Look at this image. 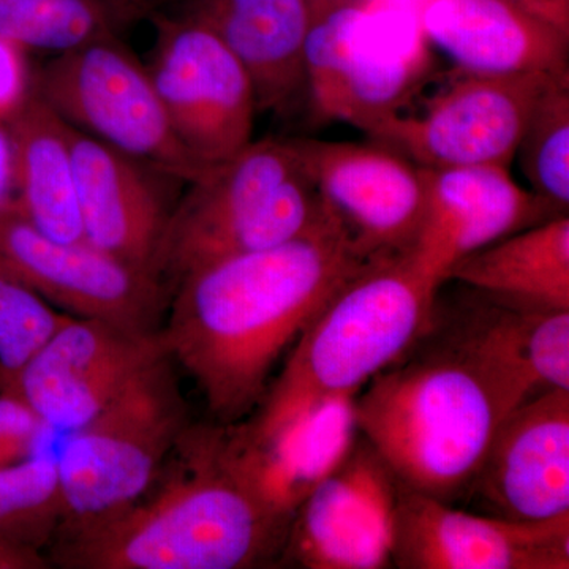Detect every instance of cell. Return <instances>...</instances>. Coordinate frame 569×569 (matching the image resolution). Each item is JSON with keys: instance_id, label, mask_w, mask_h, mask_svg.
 <instances>
[{"instance_id": "cell-8", "label": "cell", "mask_w": 569, "mask_h": 569, "mask_svg": "<svg viewBox=\"0 0 569 569\" xmlns=\"http://www.w3.org/2000/svg\"><path fill=\"white\" fill-rule=\"evenodd\" d=\"M31 89L73 129L178 181L208 170L174 133L148 67L118 33L52 56Z\"/></svg>"}, {"instance_id": "cell-27", "label": "cell", "mask_w": 569, "mask_h": 569, "mask_svg": "<svg viewBox=\"0 0 569 569\" xmlns=\"http://www.w3.org/2000/svg\"><path fill=\"white\" fill-rule=\"evenodd\" d=\"M71 316L0 261V392H9L21 370Z\"/></svg>"}, {"instance_id": "cell-33", "label": "cell", "mask_w": 569, "mask_h": 569, "mask_svg": "<svg viewBox=\"0 0 569 569\" xmlns=\"http://www.w3.org/2000/svg\"><path fill=\"white\" fill-rule=\"evenodd\" d=\"M47 567V561L37 550L0 542V569H40Z\"/></svg>"}, {"instance_id": "cell-24", "label": "cell", "mask_w": 569, "mask_h": 569, "mask_svg": "<svg viewBox=\"0 0 569 569\" xmlns=\"http://www.w3.org/2000/svg\"><path fill=\"white\" fill-rule=\"evenodd\" d=\"M63 505L56 456L0 467V542L37 550L54 541Z\"/></svg>"}, {"instance_id": "cell-32", "label": "cell", "mask_w": 569, "mask_h": 569, "mask_svg": "<svg viewBox=\"0 0 569 569\" xmlns=\"http://www.w3.org/2000/svg\"><path fill=\"white\" fill-rule=\"evenodd\" d=\"M542 20L569 32V0H512Z\"/></svg>"}, {"instance_id": "cell-15", "label": "cell", "mask_w": 569, "mask_h": 569, "mask_svg": "<svg viewBox=\"0 0 569 569\" xmlns=\"http://www.w3.org/2000/svg\"><path fill=\"white\" fill-rule=\"evenodd\" d=\"M399 481L361 433L296 509L283 556L307 569L392 567Z\"/></svg>"}, {"instance_id": "cell-2", "label": "cell", "mask_w": 569, "mask_h": 569, "mask_svg": "<svg viewBox=\"0 0 569 569\" xmlns=\"http://www.w3.org/2000/svg\"><path fill=\"white\" fill-rule=\"evenodd\" d=\"M373 264L329 211L293 241L183 276L162 332L164 346L197 381L213 417L234 425L263 399L284 348Z\"/></svg>"}, {"instance_id": "cell-17", "label": "cell", "mask_w": 569, "mask_h": 569, "mask_svg": "<svg viewBox=\"0 0 569 569\" xmlns=\"http://www.w3.org/2000/svg\"><path fill=\"white\" fill-rule=\"evenodd\" d=\"M425 219L407 254L441 282H448L452 266L468 254L565 216L519 186L500 164L425 168Z\"/></svg>"}, {"instance_id": "cell-14", "label": "cell", "mask_w": 569, "mask_h": 569, "mask_svg": "<svg viewBox=\"0 0 569 569\" xmlns=\"http://www.w3.org/2000/svg\"><path fill=\"white\" fill-rule=\"evenodd\" d=\"M392 565L403 569H568L569 512L533 522L470 515L399 482L392 508Z\"/></svg>"}, {"instance_id": "cell-30", "label": "cell", "mask_w": 569, "mask_h": 569, "mask_svg": "<svg viewBox=\"0 0 569 569\" xmlns=\"http://www.w3.org/2000/svg\"><path fill=\"white\" fill-rule=\"evenodd\" d=\"M22 51L17 44L0 40V122L17 110L31 84L26 77Z\"/></svg>"}, {"instance_id": "cell-16", "label": "cell", "mask_w": 569, "mask_h": 569, "mask_svg": "<svg viewBox=\"0 0 569 569\" xmlns=\"http://www.w3.org/2000/svg\"><path fill=\"white\" fill-rule=\"evenodd\" d=\"M468 492L490 515L546 520L569 512V389L548 388L498 427Z\"/></svg>"}, {"instance_id": "cell-26", "label": "cell", "mask_w": 569, "mask_h": 569, "mask_svg": "<svg viewBox=\"0 0 569 569\" xmlns=\"http://www.w3.org/2000/svg\"><path fill=\"white\" fill-rule=\"evenodd\" d=\"M516 156L531 192L568 213L569 80H553L539 97Z\"/></svg>"}, {"instance_id": "cell-7", "label": "cell", "mask_w": 569, "mask_h": 569, "mask_svg": "<svg viewBox=\"0 0 569 569\" xmlns=\"http://www.w3.org/2000/svg\"><path fill=\"white\" fill-rule=\"evenodd\" d=\"M170 361L146 370L102 413L69 432L56 456L63 505L56 538L118 515L162 473L189 426Z\"/></svg>"}, {"instance_id": "cell-34", "label": "cell", "mask_w": 569, "mask_h": 569, "mask_svg": "<svg viewBox=\"0 0 569 569\" xmlns=\"http://www.w3.org/2000/svg\"><path fill=\"white\" fill-rule=\"evenodd\" d=\"M97 2L110 9L122 26L148 13L152 6V0H97Z\"/></svg>"}, {"instance_id": "cell-25", "label": "cell", "mask_w": 569, "mask_h": 569, "mask_svg": "<svg viewBox=\"0 0 569 569\" xmlns=\"http://www.w3.org/2000/svg\"><path fill=\"white\" fill-rule=\"evenodd\" d=\"M121 22L97 0H0V40L51 54L116 36Z\"/></svg>"}, {"instance_id": "cell-9", "label": "cell", "mask_w": 569, "mask_h": 569, "mask_svg": "<svg viewBox=\"0 0 569 569\" xmlns=\"http://www.w3.org/2000/svg\"><path fill=\"white\" fill-rule=\"evenodd\" d=\"M148 71L179 140L204 168L252 142L249 73L216 33L187 14L159 17Z\"/></svg>"}, {"instance_id": "cell-11", "label": "cell", "mask_w": 569, "mask_h": 569, "mask_svg": "<svg viewBox=\"0 0 569 569\" xmlns=\"http://www.w3.org/2000/svg\"><path fill=\"white\" fill-rule=\"evenodd\" d=\"M0 261L71 317L157 332L162 279L86 241H59L11 203L0 206Z\"/></svg>"}, {"instance_id": "cell-3", "label": "cell", "mask_w": 569, "mask_h": 569, "mask_svg": "<svg viewBox=\"0 0 569 569\" xmlns=\"http://www.w3.org/2000/svg\"><path fill=\"white\" fill-rule=\"evenodd\" d=\"M174 466L111 518L54 539L77 569H246L282 553L291 519L266 503L236 466L223 426H187Z\"/></svg>"}, {"instance_id": "cell-4", "label": "cell", "mask_w": 569, "mask_h": 569, "mask_svg": "<svg viewBox=\"0 0 569 569\" xmlns=\"http://www.w3.org/2000/svg\"><path fill=\"white\" fill-rule=\"evenodd\" d=\"M443 283L410 254L355 277L298 337L260 411L242 429L269 438L329 400L358 395L425 331Z\"/></svg>"}, {"instance_id": "cell-29", "label": "cell", "mask_w": 569, "mask_h": 569, "mask_svg": "<svg viewBox=\"0 0 569 569\" xmlns=\"http://www.w3.org/2000/svg\"><path fill=\"white\" fill-rule=\"evenodd\" d=\"M47 427L17 395L0 392V467L33 455Z\"/></svg>"}, {"instance_id": "cell-20", "label": "cell", "mask_w": 569, "mask_h": 569, "mask_svg": "<svg viewBox=\"0 0 569 569\" xmlns=\"http://www.w3.org/2000/svg\"><path fill=\"white\" fill-rule=\"evenodd\" d=\"M244 66L258 111L287 112L307 103L305 47L310 0H182Z\"/></svg>"}, {"instance_id": "cell-5", "label": "cell", "mask_w": 569, "mask_h": 569, "mask_svg": "<svg viewBox=\"0 0 569 569\" xmlns=\"http://www.w3.org/2000/svg\"><path fill=\"white\" fill-rule=\"evenodd\" d=\"M189 186L157 253L162 280L179 282L213 261L293 241L329 216L291 138L252 141Z\"/></svg>"}, {"instance_id": "cell-19", "label": "cell", "mask_w": 569, "mask_h": 569, "mask_svg": "<svg viewBox=\"0 0 569 569\" xmlns=\"http://www.w3.org/2000/svg\"><path fill=\"white\" fill-rule=\"evenodd\" d=\"M419 26L466 73L569 78V32L512 0H430Z\"/></svg>"}, {"instance_id": "cell-21", "label": "cell", "mask_w": 569, "mask_h": 569, "mask_svg": "<svg viewBox=\"0 0 569 569\" xmlns=\"http://www.w3.org/2000/svg\"><path fill=\"white\" fill-rule=\"evenodd\" d=\"M355 397H339L269 438L224 426L228 451L269 507L293 520L296 509L346 456L356 433Z\"/></svg>"}, {"instance_id": "cell-23", "label": "cell", "mask_w": 569, "mask_h": 569, "mask_svg": "<svg viewBox=\"0 0 569 569\" xmlns=\"http://www.w3.org/2000/svg\"><path fill=\"white\" fill-rule=\"evenodd\" d=\"M449 279L505 301L569 310L568 213L468 254Z\"/></svg>"}, {"instance_id": "cell-13", "label": "cell", "mask_w": 569, "mask_h": 569, "mask_svg": "<svg viewBox=\"0 0 569 569\" xmlns=\"http://www.w3.org/2000/svg\"><path fill=\"white\" fill-rule=\"evenodd\" d=\"M167 358L162 332H134L70 317L21 370L9 392L20 397L47 429L73 432Z\"/></svg>"}, {"instance_id": "cell-6", "label": "cell", "mask_w": 569, "mask_h": 569, "mask_svg": "<svg viewBox=\"0 0 569 569\" xmlns=\"http://www.w3.org/2000/svg\"><path fill=\"white\" fill-rule=\"evenodd\" d=\"M305 47L307 103L320 122L369 133L403 111L430 67L419 22L376 11L370 0H310Z\"/></svg>"}, {"instance_id": "cell-10", "label": "cell", "mask_w": 569, "mask_h": 569, "mask_svg": "<svg viewBox=\"0 0 569 569\" xmlns=\"http://www.w3.org/2000/svg\"><path fill=\"white\" fill-rule=\"evenodd\" d=\"M462 73L419 114L399 112L370 130V140L432 170L509 168L539 97L553 80H569L542 73Z\"/></svg>"}, {"instance_id": "cell-28", "label": "cell", "mask_w": 569, "mask_h": 569, "mask_svg": "<svg viewBox=\"0 0 569 569\" xmlns=\"http://www.w3.org/2000/svg\"><path fill=\"white\" fill-rule=\"evenodd\" d=\"M518 305L520 342L539 387L569 389V310Z\"/></svg>"}, {"instance_id": "cell-18", "label": "cell", "mask_w": 569, "mask_h": 569, "mask_svg": "<svg viewBox=\"0 0 569 569\" xmlns=\"http://www.w3.org/2000/svg\"><path fill=\"white\" fill-rule=\"evenodd\" d=\"M71 157L84 241L157 276V253L174 209L163 183L174 178L73 127Z\"/></svg>"}, {"instance_id": "cell-12", "label": "cell", "mask_w": 569, "mask_h": 569, "mask_svg": "<svg viewBox=\"0 0 569 569\" xmlns=\"http://www.w3.org/2000/svg\"><path fill=\"white\" fill-rule=\"evenodd\" d=\"M299 162L370 261L407 254L426 212L425 168L383 146L291 138Z\"/></svg>"}, {"instance_id": "cell-1", "label": "cell", "mask_w": 569, "mask_h": 569, "mask_svg": "<svg viewBox=\"0 0 569 569\" xmlns=\"http://www.w3.org/2000/svg\"><path fill=\"white\" fill-rule=\"evenodd\" d=\"M479 296L451 316L436 302L425 331L353 399L356 430L397 481L448 503L470 490L501 422L541 388L519 306Z\"/></svg>"}, {"instance_id": "cell-22", "label": "cell", "mask_w": 569, "mask_h": 569, "mask_svg": "<svg viewBox=\"0 0 569 569\" xmlns=\"http://www.w3.org/2000/svg\"><path fill=\"white\" fill-rule=\"evenodd\" d=\"M18 211L41 233L84 241L71 157V126L32 91L6 119Z\"/></svg>"}, {"instance_id": "cell-31", "label": "cell", "mask_w": 569, "mask_h": 569, "mask_svg": "<svg viewBox=\"0 0 569 569\" xmlns=\"http://www.w3.org/2000/svg\"><path fill=\"white\" fill-rule=\"evenodd\" d=\"M14 200L13 148L6 122H0V206Z\"/></svg>"}]
</instances>
